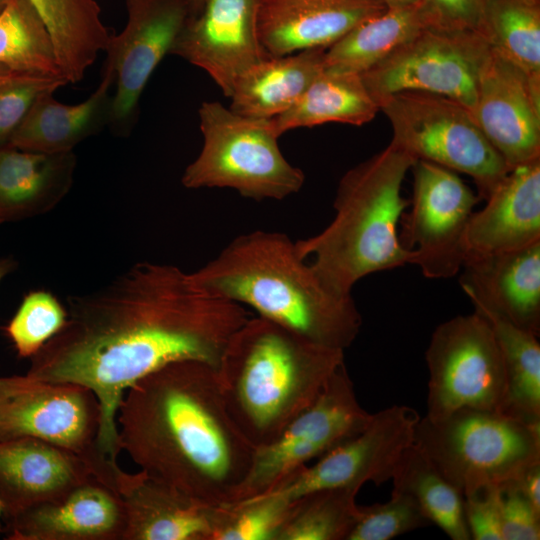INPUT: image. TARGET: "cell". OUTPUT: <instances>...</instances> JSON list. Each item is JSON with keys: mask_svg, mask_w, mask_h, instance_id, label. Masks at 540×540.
Instances as JSON below:
<instances>
[{"mask_svg": "<svg viewBox=\"0 0 540 540\" xmlns=\"http://www.w3.org/2000/svg\"><path fill=\"white\" fill-rule=\"evenodd\" d=\"M62 329L30 358L27 375L83 385L102 413L99 443L117 461L119 404L135 382L174 362L218 369L232 335L250 318L243 305L198 290L180 268L140 262L106 286L67 298Z\"/></svg>", "mask_w": 540, "mask_h": 540, "instance_id": "cell-1", "label": "cell"}, {"mask_svg": "<svg viewBox=\"0 0 540 540\" xmlns=\"http://www.w3.org/2000/svg\"><path fill=\"white\" fill-rule=\"evenodd\" d=\"M119 444L149 477L196 500L232 502L255 447L232 420L217 369L185 360L135 382L117 412Z\"/></svg>", "mask_w": 540, "mask_h": 540, "instance_id": "cell-2", "label": "cell"}, {"mask_svg": "<svg viewBox=\"0 0 540 540\" xmlns=\"http://www.w3.org/2000/svg\"><path fill=\"white\" fill-rule=\"evenodd\" d=\"M189 275L203 293L246 304L259 316L323 346L345 350L362 326L352 295L329 289L299 255L295 242L281 232L240 235Z\"/></svg>", "mask_w": 540, "mask_h": 540, "instance_id": "cell-3", "label": "cell"}, {"mask_svg": "<svg viewBox=\"0 0 540 540\" xmlns=\"http://www.w3.org/2000/svg\"><path fill=\"white\" fill-rule=\"evenodd\" d=\"M343 363L344 350L257 316L232 335L217 373L232 420L256 448L309 407Z\"/></svg>", "mask_w": 540, "mask_h": 540, "instance_id": "cell-4", "label": "cell"}, {"mask_svg": "<svg viewBox=\"0 0 540 540\" xmlns=\"http://www.w3.org/2000/svg\"><path fill=\"white\" fill-rule=\"evenodd\" d=\"M416 159L390 141L341 178L333 220L318 234L295 241L322 282L339 295H352L365 276L409 264L413 252L399 240L398 227L410 204L401 194Z\"/></svg>", "mask_w": 540, "mask_h": 540, "instance_id": "cell-5", "label": "cell"}, {"mask_svg": "<svg viewBox=\"0 0 540 540\" xmlns=\"http://www.w3.org/2000/svg\"><path fill=\"white\" fill-rule=\"evenodd\" d=\"M414 444L465 497L540 464V422L465 408L439 421L420 418Z\"/></svg>", "mask_w": 540, "mask_h": 540, "instance_id": "cell-6", "label": "cell"}, {"mask_svg": "<svg viewBox=\"0 0 540 540\" xmlns=\"http://www.w3.org/2000/svg\"><path fill=\"white\" fill-rule=\"evenodd\" d=\"M102 413L92 390L27 374L0 377V441L36 438L81 458L92 474L121 495L142 472L128 473L99 443Z\"/></svg>", "mask_w": 540, "mask_h": 540, "instance_id": "cell-7", "label": "cell"}, {"mask_svg": "<svg viewBox=\"0 0 540 540\" xmlns=\"http://www.w3.org/2000/svg\"><path fill=\"white\" fill-rule=\"evenodd\" d=\"M198 115L203 145L182 175L183 186L230 188L258 201L302 188L304 173L283 156L272 119L241 116L217 101L203 102Z\"/></svg>", "mask_w": 540, "mask_h": 540, "instance_id": "cell-8", "label": "cell"}, {"mask_svg": "<svg viewBox=\"0 0 540 540\" xmlns=\"http://www.w3.org/2000/svg\"><path fill=\"white\" fill-rule=\"evenodd\" d=\"M391 141L416 160L470 176L485 200L510 170L462 103L434 93L403 91L380 103Z\"/></svg>", "mask_w": 540, "mask_h": 540, "instance_id": "cell-9", "label": "cell"}, {"mask_svg": "<svg viewBox=\"0 0 540 540\" xmlns=\"http://www.w3.org/2000/svg\"><path fill=\"white\" fill-rule=\"evenodd\" d=\"M427 414L442 420L460 409L504 412L507 377L488 323L476 312L455 316L433 331L425 352Z\"/></svg>", "mask_w": 540, "mask_h": 540, "instance_id": "cell-10", "label": "cell"}, {"mask_svg": "<svg viewBox=\"0 0 540 540\" xmlns=\"http://www.w3.org/2000/svg\"><path fill=\"white\" fill-rule=\"evenodd\" d=\"M372 415L360 405L343 363L315 401L274 441L254 449L250 468L232 502L267 492L311 460L357 435Z\"/></svg>", "mask_w": 540, "mask_h": 540, "instance_id": "cell-11", "label": "cell"}, {"mask_svg": "<svg viewBox=\"0 0 540 540\" xmlns=\"http://www.w3.org/2000/svg\"><path fill=\"white\" fill-rule=\"evenodd\" d=\"M489 48L479 32L424 27L360 75L379 107L393 94L422 91L454 99L472 111Z\"/></svg>", "mask_w": 540, "mask_h": 540, "instance_id": "cell-12", "label": "cell"}, {"mask_svg": "<svg viewBox=\"0 0 540 540\" xmlns=\"http://www.w3.org/2000/svg\"><path fill=\"white\" fill-rule=\"evenodd\" d=\"M411 169L413 195L399 222L400 243L425 277L451 278L462 269L466 230L481 199L448 168L418 159Z\"/></svg>", "mask_w": 540, "mask_h": 540, "instance_id": "cell-13", "label": "cell"}, {"mask_svg": "<svg viewBox=\"0 0 540 540\" xmlns=\"http://www.w3.org/2000/svg\"><path fill=\"white\" fill-rule=\"evenodd\" d=\"M416 410L393 405L372 415L357 435L333 448L312 465H304L263 494L293 499L326 488L359 491L367 482L391 480L399 460L413 444L420 420Z\"/></svg>", "mask_w": 540, "mask_h": 540, "instance_id": "cell-14", "label": "cell"}, {"mask_svg": "<svg viewBox=\"0 0 540 540\" xmlns=\"http://www.w3.org/2000/svg\"><path fill=\"white\" fill-rule=\"evenodd\" d=\"M125 4V27L111 34L104 49V67L115 77L108 126L119 135L132 130L144 88L190 17L188 0H125Z\"/></svg>", "mask_w": 540, "mask_h": 540, "instance_id": "cell-15", "label": "cell"}, {"mask_svg": "<svg viewBox=\"0 0 540 540\" xmlns=\"http://www.w3.org/2000/svg\"><path fill=\"white\" fill-rule=\"evenodd\" d=\"M259 0H206L189 17L170 54L207 72L226 97L251 67L269 58L257 30Z\"/></svg>", "mask_w": 540, "mask_h": 540, "instance_id": "cell-16", "label": "cell"}, {"mask_svg": "<svg viewBox=\"0 0 540 540\" xmlns=\"http://www.w3.org/2000/svg\"><path fill=\"white\" fill-rule=\"evenodd\" d=\"M472 114L509 169L540 157V94L491 47L478 74Z\"/></svg>", "mask_w": 540, "mask_h": 540, "instance_id": "cell-17", "label": "cell"}, {"mask_svg": "<svg viewBox=\"0 0 540 540\" xmlns=\"http://www.w3.org/2000/svg\"><path fill=\"white\" fill-rule=\"evenodd\" d=\"M3 522L10 540H124L127 516L123 496L93 476Z\"/></svg>", "mask_w": 540, "mask_h": 540, "instance_id": "cell-18", "label": "cell"}, {"mask_svg": "<svg viewBox=\"0 0 540 540\" xmlns=\"http://www.w3.org/2000/svg\"><path fill=\"white\" fill-rule=\"evenodd\" d=\"M386 8L379 0H259L258 36L269 57L327 49Z\"/></svg>", "mask_w": 540, "mask_h": 540, "instance_id": "cell-19", "label": "cell"}, {"mask_svg": "<svg viewBox=\"0 0 540 540\" xmlns=\"http://www.w3.org/2000/svg\"><path fill=\"white\" fill-rule=\"evenodd\" d=\"M460 285L516 326L540 333V241L491 254L467 253Z\"/></svg>", "mask_w": 540, "mask_h": 540, "instance_id": "cell-20", "label": "cell"}, {"mask_svg": "<svg viewBox=\"0 0 540 540\" xmlns=\"http://www.w3.org/2000/svg\"><path fill=\"white\" fill-rule=\"evenodd\" d=\"M93 476L81 458L51 443L31 437L0 441L3 520L58 498Z\"/></svg>", "mask_w": 540, "mask_h": 540, "instance_id": "cell-21", "label": "cell"}, {"mask_svg": "<svg viewBox=\"0 0 540 540\" xmlns=\"http://www.w3.org/2000/svg\"><path fill=\"white\" fill-rule=\"evenodd\" d=\"M473 212L467 253L513 251L540 241V157L513 167Z\"/></svg>", "mask_w": 540, "mask_h": 540, "instance_id": "cell-22", "label": "cell"}, {"mask_svg": "<svg viewBox=\"0 0 540 540\" xmlns=\"http://www.w3.org/2000/svg\"><path fill=\"white\" fill-rule=\"evenodd\" d=\"M122 496L124 540H213L220 505L191 498L145 472Z\"/></svg>", "mask_w": 540, "mask_h": 540, "instance_id": "cell-23", "label": "cell"}, {"mask_svg": "<svg viewBox=\"0 0 540 540\" xmlns=\"http://www.w3.org/2000/svg\"><path fill=\"white\" fill-rule=\"evenodd\" d=\"M94 92L78 104H64L48 91L39 96L8 147L41 153H64L108 126L114 89L113 72L103 67Z\"/></svg>", "mask_w": 540, "mask_h": 540, "instance_id": "cell-24", "label": "cell"}, {"mask_svg": "<svg viewBox=\"0 0 540 540\" xmlns=\"http://www.w3.org/2000/svg\"><path fill=\"white\" fill-rule=\"evenodd\" d=\"M76 163L73 151L0 149V225L52 210L70 191Z\"/></svg>", "mask_w": 540, "mask_h": 540, "instance_id": "cell-25", "label": "cell"}, {"mask_svg": "<svg viewBox=\"0 0 540 540\" xmlns=\"http://www.w3.org/2000/svg\"><path fill=\"white\" fill-rule=\"evenodd\" d=\"M326 48L269 57L247 70L230 95V110L272 119L291 108L324 68Z\"/></svg>", "mask_w": 540, "mask_h": 540, "instance_id": "cell-26", "label": "cell"}, {"mask_svg": "<svg viewBox=\"0 0 540 540\" xmlns=\"http://www.w3.org/2000/svg\"><path fill=\"white\" fill-rule=\"evenodd\" d=\"M380 111L360 74L323 68L299 100L281 115L272 118L278 136L301 127L328 122L361 126Z\"/></svg>", "mask_w": 540, "mask_h": 540, "instance_id": "cell-27", "label": "cell"}, {"mask_svg": "<svg viewBox=\"0 0 540 540\" xmlns=\"http://www.w3.org/2000/svg\"><path fill=\"white\" fill-rule=\"evenodd\" d=\"M426 26L420 4L386 8L326 49L324 68L362 74Z\"/></svg>", "mask_w": 540, "mask_h": 540, "instance_id": "cell-28", "label": "cell"}, {"mask_svg": "<svg viewBox=\"0 0 540 540\" xmlns=\"http://www.w3.org/2000/svg\"><path fill=\"white\" fill-rule=\"evenodd\" d=\"M474 312L490 326L500 348L507 377L504 413L540 422V344L538 336L522 329L485 304L471 300Z\"/></svg>", "mask_w": 540, "mask_h": 540, "instance_id": "cell-29", "label": "cell"}, {"mask_svg": "<svg viewBox=\"0 0 540 540\" xmlns=\"http://www.w3.org/2000/svg\"><path fill=\"white\" fill-rule=\"evenodd\" d=\"M481 34L540 94V0H486Z\"/></svg>", "mask_w": 540, "mask_h": 540, "instance_id": "cell-30", "label": "cell"}, {"mask_svg": "<svg viewBox=\"0 0 540 540\" xmlns=\"http://www.w3.org/2000/svg\"><path fill=\"white\" fill-rule=\"evenodd\" d=\"M393 490L409 495L424 516L452 540H470L462 494L414 444L404 452L391 478Z\"/></svg>", "mask_w": 540, "mask_h": 540, "instance_id": "cell-31", "label": "cell"}, {"mask_svg": "<svg viewBox=\"0 0 540 540\" xmlns=\"http://www.w3.org/2000/svg\"><path fill=\"white\" fill-rule=\"evenodd\" d=\"M357 493L326 488L293 499L273 540H347L358 518Z\"/></svg>", "mask_w": 540, "mask_h": 540, "instance_id": "cell-32", "label": "cell"}, {"mask_svg": "<svg viewBox=\"0 0 540 540\" xmlns=\"http://www.w3.org/2000/svg\"><path fill=\"white\" fill-rule=\"evenodd\" d=\"M0 64L18 72L65 79L47 28L30 0H9L0 13Z\"/></svg>", "mask_w": 540, "mask_h": 540, "instance_id": "cell-33", "label": "cell"}, {"mask_svg": "<svg viewBox=\"0 0 540 540\" xmlns=\"http://www.w3.org/2000/svg\"><path fill=\"white\" fill-rule=\"evenodd\" d=\"M67 310L45 290L28 292L3 328L20 358H31L64 326Z\"/></svg>", "mask_w": 540, "mask_h": 540, "instance_id": "cell-34", "label": "cell"}, {"mask_svg": "<svg viewBox=\"0 0 540 540\" xmlns=\"http://www.w3.org/2000/svg\"><path fill=\"white\" fill-rule=\"evenodd\" d=\"M291 501L261 494L220 505L213 540H273Z\"/></svg>", "mask_w": 540, "mask_h": 540, "instance_id": "cell-35", "label": "cell"}, {"mask_svg": "<svg viewBox=\"0 0 540 540\" xmlns=\"http://www.w3.org/2000/svg\"><path fill=\"white\" fill-rule=\"evenodd\" d=\"M430 524L409 495L392 490L385 503L359 506L358 518L347 540H390Z\"/></svg>", "mask_w": 540, "mask_h": 540, "instance_id": "cell-36", "label": "cell"}, {"mask_svg": "<svg viewBox=\"0 0 540 540\" xmlns=\"http://www.w3.org/2000/svg\"><path fill=\"white\" fill-rule=\"evenodd\" d=\"M63 78L17 73L0 85V149L8 147L30 109L45 92L67 85Z\"/></svg>", "mask_w": 540, "mask_h": 540, "instance_id": "cell-37", "label": "cell"}, {"mask_svg": "<svg viewBox=\"0 0 540 540\" xmlns=\"http://www.w3.org/2000/svg\"><path fill=\"white\" fill-rule=\"evenodd\" d=\"M499 508L502 540L540 539V512L516 481L499 486Z\"/></svg>", "mask_w": 540, "mask_h": 540, "instance_id": "cell-38", "label": "cell"}, {"mask_svg": "<svg viewBox=\"0 0 540 540\" xmlns=\"http://www.w3.org/2000/svg\"><path fill=\"white\" fill-rule=\"evenodd\" d=\"M486 0H421L420 8L430 28L481 33Z\"/></svg>", "mask_w": 540, "mask_h": 540, "instance_id": "cell-39", "label": "cell"}, {"mask_svg": "<svg viewBox=\"0 0 540 540\" xmlns=\"http://www.w3.org/2000/svg\"><path fill=\"white\" fill-rule=\"evenodd\" d=\"M465 521L474 540H502L499 486H487L463 497Z\"/></svg>", "mask_w": 540, "mask_h": 540, "instance_id": "cell-40", "label": "cell"}, {"mask_svg": "<svg viewBox=\"0 0 540 540\" xmlns=\"http://www.w3.org/2000/svg\"><path fill=\"white\" fill-rule=\"evenodd\" d=\"M516 483L534 508L540 512V464L527 469Z\"/></svg>", "mask_w": 540, "mask_h": 540, "instance_id": "cell-41", "label": "cell"}, {"mask_svg": "<svg viewBox=\"0 0 540 540\" xmlns=\"http://www.w3.org/2000/svg\"><path fill=\"white\" fill-rule=\"evenodd\" d=\"M385 4L387 8H401L416 6L421 3V0H379Z\"/></svg>", "mask_w": 540, "mask_h": 540, "instance_id": "cell-42", "label": "cell"}, {"mask_svg": "<svg viewBox=\"0 0 540 540\" xmlns=\"http://www.w3.org/2000/svg\"><path fill=\"white\" fill-rule=\"evenodd\" d=\"M16 267V261L11 257L0 258V281L12 272Z\"/></svg>", "mask_w": 540, "mask_h": 540, "instance_id": "cell-43", "label": "cell"}, {"mask_svg": "<svg viewBox=\"0 0 540 540\" xmlns=\"http://www.w3.org/2000/svg\"><path fill=\"white\" fill-rule=\"evenodd\" d=\"M17 73H23L18 72L10 69L9 67L0 64V85L9 80L11 77H13Z\"/></svg>", "mask_w": 540, "mask_h": 540, "instance_id": "cell-44", "label": "cell"}, {"mask_svg": "<svg viewBox=\"0 0 540 540\" xmlns=\"http://www.w3.org/2000/svg\"><path fill=\"white\" fill-rule=\"evenodd\" d=\"M190 6V17H194L200 13L206 0H188Z\"/></svg>", "mask_w": 540, "mask_h": 540, "instance_id": "cell-45", "label": "cell"}, {"mask_svg": "<svg viewBox=\"0 0 540 540\" xmlns=\"http://www.w3.org/2000/svg\"><path fill=\"white\" fill-rule=\"evenodd\" d=\"M3 532V510L0 505V533Z\"/></svg>", "mask_w": 540, "mask_h": 540, "instance_id": "cell-46", "label": "cell"}, {"mask_svg": "<svg viewBox=\"0 0 540 540\" xmlns=\"http://www.w3.org/2000/svg\"><path fill=\"white\" fill-rule=\"evenodd\" d=\"M9 0H0V13L4 10Z\"/></svg>", "mask_w": 540, "mask_h": 540, "instance_id": "cell-47", "label": "cell"}]
</instances>
